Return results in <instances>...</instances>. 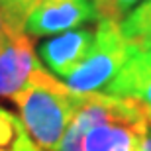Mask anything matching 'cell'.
<instances>
[{
    "label": "cell",
    "mask_w": 151,
    "mask_h": 151,
    "mask_svg": "<svg viewBox=\"0 0 151 151\" xmlns=\"http://www.w3.org/2000/svg\"><path fill=\"white\" fill-rule=\"evenodd\" d=\"M84 100L86 94L71 90L45 67L39 69L32 83L12 98L28 135L41 151H57Z\"/></svg>",
    "instance_id": "1"
},
{
    "label": "cell",
    "mask_w": 151,
    "mask_h": 151,
    "mask_svg": "<svg viewBox=\"0 0 151 151\" xmlns=\"http://www.w3.org/2000/svg\"><path fill=\"white\" fill-rule=\"evenodd\" d=\"M151 116L132 98L104 94L102 114L83 137V151H143Z\"/></svg>",
    "instance_id": "2"
},
{
    "label": "cell",
    "mask_w": 151,
    "mask_h": 151,
    "mask_svg": "<svg viewBox=\"0 0 151 151\" xmlns=\"http://www.w3.org/2000/svg\"><path fill=\"white\" fill-rule=\"evenodd\" d=\"M128 55L129 45L122 35L120 24L98 20L88 55L63 83L78 94H106Z\"/></svg>",
    "instance_id": "3"
},
{
    "label": "cell",
    "mask_w": 151,
    "mask_h": 151,
    "mask_svg": "<svg viewBox=\"0 0 151 151\" xmlns=\"http://www.w3.org/2000/svg\"><path fill=\"white\" fill-rule=\"evenodd\" d=\"M92 20H96L92 0H41L29 12L24 24V34L29 37H53L81 29Z\"/></svg>",
    "instance_id": "4"
},
{
    "label": "cell",
    "mask_w": 151,
    "mask_h": 151,
    "mask_svg": "<svg viewBox=\"0 0 151 151\" xmlns=\"http://www.w3.org/2000/svg\"><path fill=\"white\" fill-rule=\"evenodd\" d=\"M34 39L24 32H12L0 41V98H14L22 92L39 69Z\"/></svg>",
    "instance_id": "5"
},
{
    "label": "cell",
    "mask_w": 151,
    "mask_h": 151,
    "mask_svg": "<svg viewBox=\"0 0 151 151\" xmlns=\"http://www.w3.org/2000/svg\"><path fill=\"white\" fill-rule=\"evenodd\" d=\"M94 41V29H73L53 35L39 45V59L51 75L65 78L84 61Z\"/></svg>",
    "instance_id": "6"
},
{
    "label": "cell",
    "mask_w": 151,
    "mask_h": 151,
    "mask_svg": "<svg viewBox=\"0 0 151 151\" xmlns=\"http://www.w3.org/2000/svg\"><path fill=\"white\" fill-rule=\"evenodd\" d=\"M108 96L132 98L145 106L151 116V53L129 47V55L106 90Z\"/></svg>",
    "instance_id": "7"
},
{
    "label": "cell",
    "mask_w": 151,
    "mask_h": 151,
    "mask_svg": "<svg viewBox=\"0 0 151 151\" xmlns=\"http://www.w3.org/2000/svg\"><path fill=\"white\" fill-rule=\"evenodd\" d=\"M124 39L129 47L151 53V0H143L120 22Z\"/></svg>",
    "instance_id": "8"
},
{
    "label": "cell",
    "mask_w": 151,
    "mask_h": 151,
    "mask_svg": "<svg viewBox=\"0 0 151 151\" xmlns=\"http://www.w3.org/2000/svg\"><path fill=\"white\" fill-rule=\"evenodd\" d=\"M0 151H41L28 135L20 116L0 106Z\"/></svg>",
    "instance_id": "9"
},
{
    "label": "cell",
    "mask_w": 151,
    "mask_h": 151,
    "mask_svg": "<svg viewBox=\"0 0 151 151\" xmlns=\"http://www.w3.org/2000/svg\"><path fill=\"white\" fill-rule=\"evenodd\" d=\"M41 0H0V14L12 32H24V24L29 12Z\"/></svg>",
    "instance_id": "10"
},
{
    "label": "cell",
    "mask_w": 151,
    "mask_h": 151,
    "mask_svg": "<svg viewBox=\"0 0 151 151\" xmlns=\"http://www.w3.org/2000/svg\"><path fill=\"white\" fill-rule=\"evenodd\" d=\"M92 2L96 8V16L100 20H112L118 24L137 4H141V0H92Z\"/></svg>",
    "instance_id": "11"
},
{
    "label": "cell",
    "mask_w": 151,
    "mask_h": 151,
    "mask_svg": "<svg viewBox=\"0 0 151 151\" xmlns=\"http://www.w3.org/2000/svg\"><path fill=\"white\" fill-rule=\"evenodd\" d=\"M12 34V29L8 28V24L4 22V18H2V14H0V41L6 37V35H10Z\"/></svg>",
    "instance_id": "12"
},
{
    "label": "cell",
    "mask_w": 151,
    "mask_h": 151,
    "mask_svg": "<svg viewBox=\"0 0 151 151\" xmlns=\"http://www.w3.org/2000/svg\"><path fill=\"white\" fill-rule=\"evenodd\" d=\"M143 151H151V128H149V132H147V137H145V147H143Z\"/></svg>",
    "instance_id": "13"
}]
</instances>
